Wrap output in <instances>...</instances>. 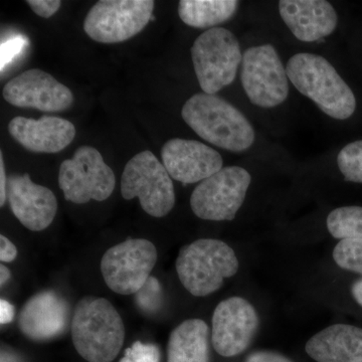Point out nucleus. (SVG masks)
<instances>
[{
	"mask_svg": "<svg viewBox=\"0 0 362 362\" xmlns=\"http://www.w3.org/2000/svg\"><path fill=\"white\" fill-rule=\"evenodd\" d=\"M14 307L6 300H0V323L2 325L13 322L14 319Z\"/></svg>",
	"mask_w": 362,
	"mask_h": 362,
	"instance_id": "nucleus-31",
	"label": "nucleus"
},
{
	"mask_svg": "<svg viewBox=\"0 0 362 362\" xmlns=\"http://www.w3.org/2000/svg\"><path fill=\"white\" fill-rule=\"evenodd\" d=\"M59 185L65 199L84 204L92 199L104 202L115 189V175L94 147L81 146L73 158L63 161L59 168Z\"/></svg>",
	"mask_w": 362,
	"mask_h": 362,
	"instance_id": "nucleus-7",
	"label": "nucleus"
},
{
	"mask_svg": "<svg viewBox=\"0 0 362 362\" xmlns=\"http://www.w3.org/2000/svg\"><path fill=\"white\" fill-rule=\"evenodd\" d=\"M337 165L345 180L362 183V140L343 147L337 156Z\"/></svg>",
	"mask_w": 362,
	"mask_h": 362,
	"instance_id": "nucleus-23",
	"label": "nucleus"
},
{
	"mask_svg": "<svg viewBox=\"0 0 362 362\" xmlns=\"http://www.w3.org/2000/svg\"><path fill=\"white\" fill-rule=\"evenodd\" d=\"M235 0H181L178 14L185 25L209 28L230 21L237 13Z\"/></svg>",
	"mask_w": 362,
	"mask_h": 362,
	"instance_id": "nucleus-21",
	"label": "nucleus"
},
{
	"mask_svg": "<svg viewBox=\"0 0 362 362\" xmlns=\"http://www.w3.org/2000/svg\"><path fill=\"white\" fill-rule=\"evenodd\" d=\"M288 78L331 118L345 120L354 115L356 99L327 59L311 52H300L288 61Z\"/></svg>",
	"mask_w": 362,
	"mask_h": 362,
	"instance_id": "nucleus-3",
	"label": "nucleus"
},
{
	"mask_svg": "<svg viewBox=\"0 0 362 362\" xmlns=\"http://www.w3.org/2000/svg\"><path fill=\"white\" fill-rule=\"evenodd\" d=\"M279 11L285 25L301 42L322 40L337 26V11L325 0H281Z\"/></svg>",
	"mask_w": 362,
	"mask_h": 362,
	"instance_id": "nucleus-18",
	"label": "nucleus"
},
{
	"mask_svg": "<svg viewBox=\"0 0 362 362\" xmlns=\"http://www.w3.org/2000/svg\"><path fill=\"white\" fill-rule=\"evenodd\" d=\"M11 276L9 269L2 264V265L0 266V284H1V286L6 285L7 281L11 279Z\"/></svg>",
	"mask_w": 362,
	"mask_h": 362,
	"instance_id": "nucleus-34",
	"label": "nucleus"
},
{
	"mask_svg": "<svg viewBox=\"0 0 362 362\" xmlns=\"http://www.w3.org/2000/svg\"><path fill=\"white\" fill-rule=\"evenodd\" d=\"M68 302L54 291H44L28 300L21 309L18 326L35 341H45L65 333L70 325Z\"/></svg>",
	"mask_w": 362,
	"mask_h": 362,
	"instance_id": "nucleus-16",
	"label": "nucleus"
},
{
	"mask_svg": "<svg viewBox=\"0 0 362 362\" xmlns=\"http://www.w3.org/2000/svg\"><path fill=\"white\" fill-rule=\"evenodd\" d=\"M251 181V175L245 168H223L195 187L190 207L202 220L233 221L246 199Z\"/></svg>",
	"mask_w": 362,
	"mask_h": 362,
	"instance_id": "nucleus-9",
	"label": "nucleus"
},
{
	"mask_svg": "<svg viewBox=\"0 0 362 362\" xmlns=\"http://www.w3.org/2000/svg\"><path fill=\"white\" fill-rule=\"evenodd\" d=\"M28 44V39L21 37V35H16V37L6 40V42H2L1 71H4V69L23 52V49H25Z\"/></svg>",
	"mask_w": 362,
	"mask_h": 362,
	"instance_id": "nucleus-27",
	"label": "nucleus"
},
{
	"mask_svg": "<svg viewBox=\"0 0 362 362\" xmlns=\"http://www.w3.org/2000/svg\"><path fill=\"white\" fill-rule=\"evenodd\" d=\"M181 116L199 137L220 148L243 152L254 144V128L247 117L216 95H194L183 105Z\"/></svg>",
	"mask_w": 362,
	"mask_h": 362,
	"instance_id": "nucleus-2",
	"label": "nucleus"
},
{
	"mask_svg": "<svg viewBox=\"0 0 362 362\" xmlns=\"http://www.w3.org/2000/svg\"><path fill=\"white\" fill-rule=\"evenodd\" d=\"M243 88L251 103L261 108H274L289 95L287 71L272 45L250 47L243 54Z\"/></svg>",
	"mask_w": 362,
	"mask_h": 362,
	"instance_id": "nucleus-10",
	"label": "nucleus"
},
{
	"mask_svg": "<svg viewBox=\"0 0 362 362\" xmlns=\"http://www.w3.org/2000/svg\"><path fill=\"white\" fill-rule=\"evenodd\" d=\"M7 181L4 168V154L0 152V206H4L7 199Z\"/></svg>",
	"mask_w": 362,
	"mask_h": 362,
	"instance_id": "nucleus-32",
	"label": "nucleus"
},
{
	"mask_svg": "<svg viewBox=\"0 0 362 362\" xmlns=\"http://www.w3.org/2000/svg\"><path fill=\"white\" fill-rule=\"evenodd\" d=\"M258 328V313L249 301L240 297L223 300L214 311V349L221 356H239L250 346Z\"/></svg>",
	"mask_w": 362,
	"mask_h": 362,
	"instance_id": "nucleus-12",
	"label": "nucleus"
},
{
	"mask_svg": "<svg viewBox=\"0 0 362 362\" xmlns=\"http://www.w3.org/2000/svg\"><path fill=\"white\" fill-rule=\"evenodd\" d=\"M119 362H133L132 359H131V357L129 356H126L123 357L122 359H121Z\"/></svg>",
	"mask_w": 362,
	"mask_h": 362,
	"instance_id": "nucleus-35",
	"label": "nucleus"
},
{
	"mask_svg": "<svg viewBox=\"0 0 362 362\" xmlns=\"http://www.w3.org/2000/svg\"><path fill=\"white\" fill-rule=\"evenodd\" d=\"M76 350L88 362H111L122 349L125 326L105 298L86 296L78 302L71 322Z\"/></svg>",
	"mask_w": 362,
	"mask_h": 362,
	"instance_id": "nucleus-1",
	"label": "nucleus"
},
{
	"mask_svg": "<svg viewBox=\"0 0 362 362\" xmlns=\"http://www.w3.org/2000/svg\"><path fill=\"white\" fill-rule=\"evenodd\" d=\"M246 362H292L289 358L273 351L252 352L247 357Z\"/></svg>",
	"mask_w": 362,
	"mask_h": 362,
	"instance_id": "nucleus-29",
	"label": "nucleus"
},
{
	"mask_svg": "<svg viewBox=\"0 0 362 362\" xmlns=\"http://www.w3.org/2000/svg\"><path fill=\"white\" fill-rule=\"evenodd\" d=\"M26 4L40 18H49L59 11L62 2L59 0H28Z\"/></svg>",
	"mask_w": 362,
	"mask_h": 362,
	"instance_id": "nucleus-28",
	"label": "nucleus"
},
{
	"mask_svg": "<svg viewBox=\"0 0 362 362\" xmlns=\"http://www.w3.org/2000/svg\"><path fill=\"white\" fill-rule=\"evenodd\" d=\"M8 130L23 148L35 153H58L68 147L76 136L73 123L52 116L39 120L16 117L9 122Z\"/></svg>",
	"mask_w": 362,
	"mask_h": 362,
	"instance_id": "nucleus-17",
	"label": "nucleus"
},
{
	"mask_svg": "<svg viewBox=\"0 0 362 362\" xmlns=\"http://www.w3.org/2000/svg\"><path fill=\"white\" fill-rule=\"evenodd\" d=\"M161 288L156 278L150 277L141 289L136 293V300L142 310L152 312L160 304Z\"/></svg>",
	"mask_w": 362,
	"mask_h": 362,
	"instance_id": "nucleus-25",
	"label": "nucleus"
},
{
	"mask_svg": "<svg viewBox=\"0 0 362 362\" xmlns=\"http://www.w3.org/2000/svg\"><path fill=\"white\" fill-rule=\"evenodd\" d=\"M327 228L335 239H362V206H342L327 216Z\"/></svg>",
	"mask_w": 362,
	"mask_h": 362,
	"instance_id": "nucleus-22",
	"label": "nucleus"
},
{
	"mask_svg": "<svg viewBox=\"0 0 362 362\" xmlns=\"http://www.w3.org/2000/svg\"><path fill=\"white\" fill-rule=\"evenodd\" d=\"M162 161L169 175L180 182L195 183L223 169V157L216 150L195 140L170 139L161 150Z\"/></svg>",
	"mask_w": 362,
	"mask_h": 362,
	"instance_id": "nucleus-14",
	"label": "nucleus"
},
{
	"mask_svg": "<svg viewBox=\"0 0 362 362\" xmlns=\"http://www.w3.org/2000/svg\"><path fill=\"white\" fill-rule=\"evenodd\" d=\"M18 256V250L4 235H0V261L2 263H11Z\"/></svg>",
	"mask_w": 362,
	"mask_h": 362,
	"instance_id": "nucleus-30",
	"label": "nucleus"
},
{
	"mask_svg": "<svg viewBox=\"0 0 362 362\" xmlns=\"http://www.w3.org/2000/svg\"><path fill=\"white\" fill-rule=\"evenodd\" d=\"M156 263L157 250L151 242L129 239L105 252L101 273L112 291L133 295L147 282Z\"/></svg>",
	"mask_w": 362,
	"mask_h": 362,
	"instance_id": "nucleus-11",
	"label": "nucleus"
},
{
	"mask_svg": "<svg viewBox=\"0 0 362 362\" xmlns=\"http://www.w3.org/2000/svg\"><path fill=\"white\" fill-rule=\"evenodd\" d=\"M305 350L317 362H362V328L328 326L308 340Z\"/></svg>",
	"mask_w": 362,
	"mask_h": 362,
	"instance_id": "nucleus-19",
	"label": "nucleus"
},
{
	"mask_svg": "<svg viewBox=\"0 0 362 362\" xmlns=\"http://www.w3.org/2000/svg\"><path fill=\"white\" fill-rule=\"evenodd\" d=\"M152 0H101L90 9L84 30L102 44H118L135 37L151 20Z\"/></svg>",
	"mask_w": 362,
	"mask_h": 362,
	"instance_id": "nucleus-8",
	"label": "nucleus"
},
{
	"mask_svg": "<svg viewBox=\"0 0 362 362\" xmlns=\"http://www.w3.org/2000/svg\"><path fill=\"white\" fill-rule=\"evenodd\" d=\"M7 199L16 218L33 232L49 228L58 211V201L54 192L33 182L28 173L8 178Z\"/></svg>",
	"mask_w": 362,
	"mask_h": 362,
	"instance_id": "nucleus-15",
	"label": "nucleus"
},
{
	"mask_svg": "<svg viewBox=\"0 0 362 362\" xmlns=\"http://www.w3.org/2000/svg\"><path fill=\"white\" fill-rule=\"evenodd\" d=\"M190 52L199 86L209 95L232 84L243 61L239 40L223 28H209L202 33Z\"/></svg>",
	"mask_w": 362,
	"mask_h": 362,
	"instance_id": "nucleus-5",
	"label": "nucleus"
},
{
	"mask_svg": "<svg viewBox=\"0 0 362 362\" xmlns=\"http://www.w3.org/2000/svg\"><path fill=\"white\" fill-rule=\"evenodd\" d=\"M2 95L13 106L44 112L65 111L74 103L71 90L39 69L23 71L9 81Z\"/></svg>",
	"mask_w": 362,
	"mask_h": 362,
	"instance_id": "nucleus-13",
	"label": "nucleus"
},
{
	"mask_svg": "<svg viewBox=\"0 0 362 362\" xmlns=\"http://www.w3.org/2000/svg\"><path fill=\"white\" fill-rule=\"evenodd\" d=\"M351 293L352 296L356 299L357 303L362 307V279L356 281V282L352 285Z\"/></svg>",
	"mask_w": 362,
	"mask_h": 362,
	"instance_id": "nucleus-33",
	"label": "nucleus"
},
{
	"mask_svg": "<svg viewBox=\"0 0 362 362\" xmlns=\"http://www.w3.org/2000/svg\"><path fill=\"white\" fill-rule=\"evenodd\" d=\"M333 259L343 270L362 275V239L340 240L333 251Z\"/></svg>",
	"mask_w": 362,
	"mask_h": 362,
	"instance_id": "nucleus-24",
	"label": "nucleus"
},
{
	"mask_svg": "<svg viewBox=\"0 0 362 362\" xmlns=\"http://www.w3.org/2000/svg\"><path fill=\"white\" fill-rule=\"evenodd\" d=\"M125 354L129 356L133 362H160V351L154 344L136 341L125 350Z\"/></svg>",
	"mask_w": 362,
	"mask_h": 362,
	"instance_id": "nucleus-26",
	"label": "nucleus"
},
{
	"mask_svg": "<svg viewBox=\"0 0 362 362\" xmlns=\"http://www.w3.org/2000/svg\"><path fill=\"white\" fill-rule=\"evenodd\" d=\"M124 199L138 197L143 211L154 218L168 216L175 204V192L165 166L149 150L133 156L121 178Z\"/></svg>",
	"mask_w": 362,
	"mask_h": 362,
	"instance_id": "nucleus-6",
	"label": "nucleus"
},
{
	"mask_svg": "<svg viewBox=\"0 0 362 362\" xmlns=\"http://www.w3.org/2000/svg\"><path fill=\"white\" fill-rule=\"evenodd\" d=\"M209 328L202 319H188L171 332L168 362H209Z\"/></svg>",
	"mask_w": 362,
	"mask_h": 362,
	"instance_id": "nucleus-20",
	"label": "nucleus"
},
{
	"mask_svg": "<svg viewBox=\"0 0 362 362\" xmlns=\"http://www.w3.org/2000/svg\"><path fill=\"white\" fill-rule=\"evenodd\" d=\"M175 267L183 287L195 297H204L238 273L239 259L226 243L201 239L181 247Z\"/></svg>",
	"mask_w": 362,
	"mask_h": 362,
	"instance_id": "nucleus-4",
	"label": "nucleus"
}]
</instances>
